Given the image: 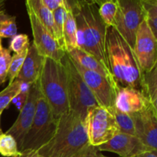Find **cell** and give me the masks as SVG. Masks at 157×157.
I'll list each match as a JSON object with an SVG mask.
<instances>
[{"label": "cell", "mask_w": 157, "mask_h": 157, "mask_svg": "<svg viewBox=\"0 0 157 157\" xmlns=\"http://www.w3.org/2000/svg\"><path fill=\"white\" fill-rule=\"evenodd\" d=\"M11 59V51L2 45V38H0V85L6 83L7 81Z\"/></svg>", "instance_id": "cell-28"}, {"label": "cell", "mask_w": 157, "mask_h": 157, "mask_svg": "<svg viewBox=\"0 0 157 157\" xmlns=\"http://www.w3.org/2000/svg\"><path fill=\"white\" fill-rule=\"evenodd\" d=\"M38 81L41 95L58 120L70 110L65 70L61 61L44 58Z\"/></svg>", "instance_id": "cell-3"}, {"label": "cell", "mask_w": 157, "mask_h": 157, "mask_svg": "<svg viewBox=\"0 0 157 157\" xmlns=\"http://www.w3.org/2000/svg\"><path fill=\"white\" fill-rule=\"evenodd\" d=\"M44 58V57L38 54L33 43L30 44L25 59L16 79L30 84L38 81L42 69Z\"/></svg>", "instance_id": "cell-15"}, {"label": "cell", "mask_w": 157, "mask_h": 157, "mask_svg": "<svg viewBox=\"0 0 157 157\" xmlns=\"http://www.w3.org/2000/svg\"><path fill=\"white\" fill-rule=\"evenodd\" d=\"M38 151H34V150H25L21 152V154L15 157H33L37 153Z\"/></svg>", "instance_id": "cell-33"}, {"label": "cell", "mask_w": 157, "mask_h": 157, "mask_svg": "<svg viewBox=\"0 0 157 157\" xmlns=\"http://www.w3.org/2000/svg\"><path fill=\"white\" fill-rule=\"evenodd\" d=\"M7 0H0V14L2 13L3 12H6L5 10V5Z\"/></svg>", "instance_id": "cell-36"}, {"label": "cell", "mask_w": 157, "mask_h": 157, "mask_svg": "<svg viewBox=\"0 0 157 157\" xmlns=\"http://www.w3.org/2000/svg\"><path fill=\"white\" fill-rule=\"evenodd\" d=\"M61 61L65 70L69 109L85 120L89 111L99 105L67 53Z\"/></svg>", "instance_id": "cell-5"}, {"label": "cell", "mask_w": 157, "mask_h": 157, "mask_svg": "<svg viewBox=\"0 0 157 157\" xmlns=\"http://www.w3.org/2000/svg\"><path fill=\"white\" fill-rule=\"evenodd\" d=\"M116 2L117 13L113 28L133 49L137 29L145 19L142 2L141 0H116Z\"/></svg>", "instance_id": "cell-7"}, {"label": "cell", "mask_w": 157, "mask_h": 157, "mask_svg": "<svg viewBox=\"0 0 157 157\" xmlns=\"http://www.w3.org/2000/svg\"><path fill=\"white\" fill-rule=\"evenodd\" d=\"M87 1L90 2L91 3H94V4H96L98 6H101L103 3H104L105 2L109 1V0H87Z\"/></svg>", "instance_id": "cell-35"}, {"label": "cell", "mask_w": 157, "mask_h": 157, "mask_svg": "<svg viewBox=\"0 0 157 157\" xmlns=\"http://www.w3.org/2000/svg\"><path fill=\"white\" fill-rule=\"evenodd\" d=\"M16 17L3 12L0 14V38H12L17 35Z\"/></svg>", "instance_id": "cell-22"}, {"label": "cell", "mask_w": 157, "mask_h": 157, "mask_svg": "<svg viewBox=\"0 0 157 157\" xmlns=\"http://www.w3.org/2000/svg\"><path fill=\"white\" fill-rule=\"evenodd\" d=\"M107 55L110 73L117 84L139 89L142 71L133 48L113 27L107 28Z\"/></svg>", "instance_id": "cell-2"}, {"label": "cell", "mask_w": 157, "mask_h": 157, "mask_svg": "<svg viewBox=\"0 0 157 157\" xmlns=\"http://www.w3.org/2000/svg\"><path fill=\"white\" fill-rule=\"evenodd\" d=\"M100 152H110L119 155L120 157H138L150 148L133 135L119 133L110 140L97 147Z\"/></svg>", "instance_id": "cell-13"}, {"label": "cell", "mask_w": 157, "mask_h": 157, "mask_svg": "<svg viewBox=\"0 0 157 157\" xmlns=\"http://www.w3.org/2000/svg\"><path fill=\"white\" fill-rule=\"evenodd\" d=\"M26 7L31 9L41 24L57 40V32L54 21L53 12L44 4L42 0H26Z\"/></svg>", "instance_id": "cell-17"}, {"label": "cell", "mask_w": 157, "mask_h": 157, "mask_svg": "<svg viewBox=\"0 0 157 157\" xmlns=\"http://www.w3.org/2000/svg\"><path fill=\"white\" fill-rule=\"evenodd\" d=\"M67 11L64 6L57 8L53 11L54 21H55V28L57 32V40L59 45L65 51L64 43V22H65Z\"/></svg>", "instance_id": "cell-26"}, {"label": "cell", "mask_w": 157, "mask_h": 157, "mask_svg": "<svg viewBox=\"0 0 157 157\" xmlns=\"http://www.w3.org/2000/svg\"><path fill=\"white\" fill-rule=\"evenodd\" d=\"M84 157H108V156H104V154H102V153L98 150L97 147L90 146V148L88 149L87 152L86 153Z\"/></svg>", "instance_id": "cell-32"}, {"label": "cell", "mask_w": 157, "mask_h": 157, "mask_svg": "<svg viewBox=\"0 0 157 157\" xmlns=\"http://www.w3.org/2000/svg\"><path fill=\"white\" fill-rule=\"evenodd\" d=\"M67 15L64 28V43L65 52H68L72 49L78 48L77 43V26L75 16L71 9L64 4Z\"/></svg>", "instance_id": "cell-19"}, {"label": "cell", "mask_w": 157, "mask_h": 157, "mask_svg": "<svg viewBox=\"0 0 157 157\" xmlns=\"http://www.w3.org/2000/svg\"><path fill=\"white\" fill-rule=\"evenodd\" d=\"M28 50L29 48L25 49L19 53L15 54L13 56H12L9 71H8V79L9 81V84L13 82L19 74L20 70L22 67V64L25 59L26 55H27Z\"/></svg>", "instance_id": "cell-27"}, {"label": "cell", "mask_w": 157, "mask_h": 157, "mask_svg": "<svg viewBox=\"0 0 157 157\" xmlns=\"http://www.w3.org/2000/svg\"><path fill=\"white\" fill-rule=\"evenodd\" d=\"M58 123V120L55 117L47 101L41 94L37 102L33 121L23 139L19 151L40 150L54 137Z\"/></svg>", "instance_id": "cell-4"}, {"label": "cell", "mask_w": 157, "mask_h": 157, "mask_svg": "<svg viewBox=\"0 0 157 157\" xmlns=\"http://www.w3.org/2000/svg\"><path fill=\"white\" fill-rule=\"evenodd\" d=\"M107 110L114 117L115 121H116L118 128H119L120 133L135 136L134 118H133V114L124 113L117 109L114 106Z\"/></svg>", "instance_id": "cell-20"}, {"label": "cell", "mask_w": 157, "mask_h": 157, "mask_svg": "<svg viewBox=\"0 0 157 157\" xmlns=\"http://www.w3.org/2000/svg\"><path fill=\"white\" fill-rule=\"evenodd\" d=\"M44 4L53 12L61 6H64V0H42Z\"/></svg>", "instance_id": "cell-31"}, {"label": "cell", "mask_w": 157, "mask_h": 157, "mask_svg": "<svg viewBox=\"0 0 157 157\" xmlns=\"http://www.w3.org/2000/svg\"><path fill=\"white\" fill-rule=\"evenodd\" d=\"M11 38L12 39L9 42V49L15 52V54L19 53L29 48L30 45L29 38L25 34H17Z\"/></svg>", "instance_id": "cell-29"}, {"label": "cell", "mask_w": 157, "mask_h": 157, "mask_svg": "<svg viewBox=\"0 0 157 157\" xmlns=\"http://www.w3.org/2000/svg\"><path fill=\"white\" fill-rule=\"evenodd\" d=\"M1 115H2V113H0V120H1ZM2 133V131L1 128H0V135H1Z\"/></svg>", "instance_id": "cell-38"}, {"label": "cell", "mask_w": 157, "mask_h": 157, "mask_svg": "<svg viewBox=\"0 0 157 157\" xmlns=\"http://www.w3.org/2000/svg\"><path fill=\"white\" fill-rule=\"evenodd\" d=\"M157 38L144 19L140 25L135 38L133 52L141 71L145 72L157 65Z\"/></svg>", "instance_id": "cell-8"}, {"label": "cell", "mask_w": 157, "mask_h": 157, "mask_svg": "<svg viewBox=\"0 0 157 157\" xmlns=\"http://www.w3.org/2000/svg\"><path fill=\"white\" fill-rule=\"evenodd\" d=\"M99 15L107 28L114 26L115 18L117 13V3L116 0H109L103 3L98 9Z\"/></svg>", "instance_id": "cell-23"}, {"label": "cell", "mask_w": 157, "mask_h": 157, "mask_svg": "<svg viewBox=\"0 0 157 157\" xmlns=\"http://www.w3.org/2000/svg\"><path fill=\"white\" fill-rule=\"evenodd\" d=\"M0 154L5 157H15L21 154L15 138L8 133L0 135Z\"/></svg>", "instance_id": "cell-25"}, {"label": "cell", "mask_w": 157, "mask_h": 157, "mask_svg": "<svg viewBox=\"0 0 157 157\" xmlns=\"http://www.w3.org/2000/svg\"><path fill=\"white\" fill-rule=\"evenodd\" d=\"M150 104L139 89L118 86L116 90L114 107L128 114H135L145 110Z\"/></svg>", "instance_id": "cell-14"}, {"label": "cell", "mask_w": 157, "mask_h": 157, "mask_svg": "<svg viewBox=\"0 0 157 157\" xmlns=\"http://www.w3.org/2000/svg\"><path fill=\"white\" fill-rule=\"evenodd\" d=\"M73 62L84 82L94 96L98 105L106 109L113 107L117 84H113L107 77L97 72L87 70L74 61Z\"/></svg>", "instance_id": "cell-9"}, {"label": "cell", "mask_w": 157, "mask_h": 157, "mask_svg": "<svg viewBox=\"0 0 157 157\" xmlns=\"http://www.w3.org/2000/svg\"><path fill=\"white\" fill-rule=\"evenodd\" d=\"M89 148H90V147H89ZM87 152H86V153H87ZM86 153H84V155H83V156H81V157H84V156H85V154H86Z\"/></svg>", "instance_id": "cell-39"}, {"label": "cell", "mask_w": 157, "mask_h": 157, "mask_svg": "<svg viewBox=\"0 0 157 157\" xmlns=\"http://www.w3.org/2000/svg\"><path fill=\"white\" fill-rule=\"evenodd\" d=\"M90 147L85 120L69 110L58 119L55 136L38 153L44 157H81Z\"/></svg>", "instance_id": "cell-1"}, {"label": "cell", "mask_w": 157, "mask_h": 157, "mask_svg": "<svg viewBox=\"0 0 157 157\" xmlns=\"http://www.w3.org/2000/svg\"><path fill=\"white\" fill-rule=\"evenodd\" d=\"M26 9L34 38L32 43L38 54L44 58L61 61L65 55V51L59 45L53 35L41 24L31 9L29 7H26Z\"/></svg>", "instance_id": "cell-10"}, {"label": "cell", "mask_w": 157, "mask_h": 157, "mask_svg": "<svg viewBox=\"0 0 157 157\" xmlns=\"http://www.w3.org/2000/svg\"><path fill=\"white\" fill-rule=\"evenodd\" d=\"M40 95H41V90H40L39 81H37L31 85L27 102L19 111V114L16 121L6 132V133L12 135L15 138L18 144V150L26 133L32 124L36 111L37 102Z\"/></svg>", "instance_id": "cell-11"}, {"label": "cell", "mask_w": 157, "mask_h": 157, "mask_svg": "<svg viewBox=\"0 0 157 157\" xmlns=\"http://www.w3.org/2000/svg\"><path fill=\"white\" fill-rule=\"evenodd\" d=\"M67 55H69L71 58L75 62L79 64L84 68L87 69V70L97 72V73L100 74V75L105 76L110 80V81L113 83V84H117L115 82L114 79H113V76L111 74L109 73L105 68L102 66V64L96 59L94 56H92L90 54L87 53V52H84L81 49L76 48L72 49L71 51L68 52H66Z\"/></svg>", "instance_id": "cell-16"}, {"label": "cell", "mask_w": 157, "mask_h": 157, "mask_svg": "<svg viewBox=\"0 0 157 157\" xmlns=\"http://www.w3.org/2000/svg\"><path fill=\"white\" fill-rule=\"evenodd\" d=\"M31 85L32 84L22 82L21 87V90L18 94V95L12 100V104H13L15 105V107H16V109L18 111H20L23 108L25 103L27 102L28 98H29V89H30Z\"/></svg>", "instance_id": "cell-30"}, {"label": "cell", "mask_w": 157, "mask_h": 157, "mask_svg": "<svg viewBox=\"0 0 157 157\" xmlns=\"http://www.w3.org/2000/svg\"><path fill=\"white\" fill-rule=\"evenodd\" d=\"M145 13V20L157 38V0H141Z\"/></svg>", "instance_id": "cell-24"}, {"label": "cell", "mask_w": 157, "mask_h": 157, "mask_svg": "<svg viewBox=\"0 0 157 157\" xmlns=\"http://www.w3.org/2000/svg\"><path fill=\"white\" fill-rule=\"evenodd\" d=\"M85 124L87 139L92 147H99L120 133L114 117L107 109L101 106H97L89 111Z\"/></svg>", "instance_id": "cell-6"}, {"label": "cell", "mask_w": 157, "mask_h": 157, "mask_svg": "<svg viewBox=\"0 0 157 157\" xmlns=\"http://www.w3.org/2000/svg\"><path fill=\"white\" fill-rule=\"evenodd\" d=\"M133 115L135 136L150 150H157V108L150 105Z\"/></svg>", "instance_id": "cell-12"}, {"label": "cell", "mask_w": 157, "mask_h": 157, "mask_svg": "<svg viewBox=\"0 0 157 157\" xmlns=\"http://www.w3.org/2000/svg\"><path fill=\"white\" fill-rule=\"evenodd\" d=\"M138 157H157V150H149L140 155Z\"/></svg>", "instance_id": "cell-34"}, {"label": "cell", "mask_w": 157, "mask_h": 157, "mask_svg": "<svg viewBox=\"0 0 157 157\" xmlns=\"http://www.w3.org/2000/svg\"><path fill=\"white\" fill-rule=\"evenodd\" d=\"M21 84L22 82L21 81L15 79L0 92V113H2L4 110L7 109L9 104H12V100L21 90Z\"/></svg>", "instance_id": "cell-21"}, {"label": "cell", "mask_w": 157, "mask_h": 157, "mask_svg": "<svg viewBox=\"0 0 157 157\" xmlns=\"http://www.w3.org/2000/svg\"><path fill=\"white\" fill-rule=\"evenodd\" d=\"M33 157H44L43 156H41V154H39V153H38V152H37V153L35 155V156H34Z\"/></svg>", "instance_id": "cell-37"}, {"label": "cell", "mask_w": 157, "mask_h": 157, "mask_svg": "<svg viewBox=\"0 0 157 157\" xmlns=\"http://www.w3.org/2000/svg\"><path fill=\"white\" fill-rule=\"evenodd\" d=\"M139 90L145 99L157 108V65L150 71L142 72Z\"/></svg>", "instance_id": "cell-18"}]
</instances>
